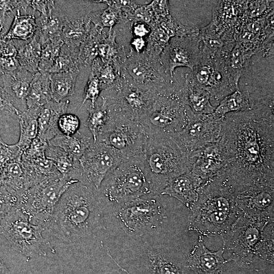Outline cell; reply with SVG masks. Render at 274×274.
<instances>
[{
  "instance_id": "obj_33",
  "label": "cell",
  "mask_w": 274,
  "mask_h": 274,
  "mask_svg": "<svg viewBox=\"0 0 274 274\" xmlns=\"http://www.w3.org/2000/svg\"><path fill=\"white\" fill-rule=\"evenodd\" d=\"M4 186L18 198L30 188L25 170L20 161H12L3 166Z\"/></svg>"
},
{
  "instance_id": "obj_35",
  "label": "cell",
  "mask_w": 274,
  "mask_h": 274,
  "mask_svg": "<svg viewBox=\"0 0 274 274\" xmlns=\"http://www.w3.org/2000/svg\"><path fill=\"white\" fill-rule=\"evenodd\" d=\"M41 108L27 109L20 113L17 117L20 126V135L16 144L22 152L38 135V117Z\"/></svg>"
},
{
  "instance_id": "obj_18",
  "label": "cell",
  "mask_w": 274,
  "mask_h": 274,
  "mask_svg": "<svg viewBox=\"0 0 274 274\" xmlns=\"http://www.w3.org/2000/svg\"><path fill=\"white\" fill-rule=\"evenodd\" d=\"M126 159L112 148L96 142L86 149L79 162L86 181L98 189L104 180Z\"/></svg>"
},
{
  "instance_id": "obj_12",
  "label": "cell",
  "mask_w": 274,
  "mask_h": 274,
  "mask_svg": "<svg viewBox=\"0 0 274 274\" xmlns=\"http://www.w3.org/2000/svg\"><path fill=\"white\" fill-rule=\"evenodd\" d=\"M79 181L62 175L45 180L26 190L19 197L17 208L47 229L60 198L73 184Z\"/></svg>"
},
{
  "instance_id": "obj_53",
  "label": "cell",
  "mask_w": 274,
  "mask_h": 274,
  "mask_svg": "<svg viewBox=\"0 0 274 274\" xmlns=\"http://www.w3.org/2000/svg\"><path fill=\"white\" fill-rule=\"evenodd\" d=\"M150 4L155 18V22L170 15L168 1H153Z\"/></svg>"
},
{
  "instance_id": "obj_2",
  "label": "cell",
  "mask_w": 274,
  "mask_h": 274,
  "mask_svg": "<svg viewBox=\"0 0 274 274\" xmlns=\"http://www.w3.org/2000/svg\"><path fill=\"white\" fill-rule=\"evenodd\" d=\"M47 229L67 243L98 233L105 234L104 213L98 189L86 181L73 184L56 205Z\"/></svg>"
},
{
  "instance_id": "obj_6",
  "label": "cell",
  "mask_w": 274,
  "mask_h": 274,
  "mask_svg": "<svg viewBox=\"0 0 274 274\" xmlns=\"http://www.w3.org/2000/svg\"><path fill=\"white\" fill-rule=\"evenodd\" d=\"M104 215L137 199L155 195L140 156L123 162L98 189Z\"/></svg>"
},
{
  "instance_id": "obj_32",
  "label": "cell",
  "mask_w": 274,
  "mask_h": 274,
  "mask_svg": "<svg viewBox=\"0 0 274 274\" xmlns=\"http://www.w3.org/2000/svg\"><path fill=\"white\" fill-rule=\"evenodd\" d=\"M108 34L109 29L107 28L92 24L89 33L79 48L78 57L79 65H91L92 61L97 57L99 44Z\"/></svg>"
},
{
  "instance_id": "obj_23",
  "label": "cell",
  "mask_w": 274,
  "mask_h": 274,
  "mask_svg": "<svg viewBox=\"0 0 274 274\" xmlns=\"http://www.w3.org/2000/svg\"><path fill=\"white\" fill-rule=\"evenodd\" d=\"M201 185L198 179L186 172L172 179L161 194L176 199L189 210L197 200Z\"/></svg>"
},
{
  "instance_id": "obj_11",
  "label": "cell",
  "mask_w": 274,
  "mask_h": 274,
  "mask_svg": "<svg viewBox=\"0 0 274 274\" xmlns=\"http://www.w3.org/2000/svg\"><path fill=\"white\" fill-rule=\"evenodd\" d=\"M201 50L199 62L185 77L208 92L211 99L220 102L224 97L238 89V84L227 70L226 58L228 54L212 52L201 47Z\"/></svg>"
},
{
  "instance_id": "obj_60",
  "label": "cell",
  "mask_w": 274,
  "mask_h": 274,
  "mask_svg": "<svg viewBox=\"0 0 274 274\" xmlns=\"http://www.w3.org/2000/svg\"><path fill=\"white\" fill-rule=\"evenodd\" d=\"M2 74H3V72H2V71L1 70V68L0 67V78H1V77L2 75Z\"/></svg>"
},
{
  "instance_id": "obj_19",
  "label": "cell",
  "mask_w": 274,
  "mask_h": 274,
  "mask_svg": "<svg viewBox=\"0 0 274 274\" xmlns=\"http://www.w3.org/2000/svg\"><path fill=\"white\" fill-rule=\"evenodd\" d=\"M198 32L183 37L171 38L160 56V61L166 73L173 79L175 70L187 67L192 71L199 62L201 50Z\"/></svg>"
},
{
  "instance_id": "obj_8",
  "label": "cell",
  "mask_w": 274,
  "mask_h": 274,
  "mask_svg": "<svg viewBox=\"0 0 274 274\" xmlns=\"http://www.w3.org/2000/svg\"><path fill=\"white\" fill-rule=\"evenodd\" d=\"M161 196L143 197L105 215L107 233L136 237L159 231L163 218Z\"/></svg>"
},
{
  "instance_id": "obj_56",
  "label": "cell",
  "mask_w": 274,
  "mask_h": 274,
  "mask_svg": "<svg viewBox=\"0 0 274 274\" xmlns=\"http://www.w3.org/2000/svg\"><path fill=\"white\" fill-rule=\"evenodd\" d=\"M131 31L133 37L146 38L151 32V28L144 23L134 22L132 23Z\"/></svg>"
},
{
  "instance_id": "obj_9",
  "label": "cell",
  "mask_w": 274,
  "mask_h": 274,
  "mask_svg": "<svg viewBox=\"0 0 274 274\" xmlns=\"http://www.w3.org/2000/svg\"><path fill=\"white\" fill-rule=\"evenodd\" d=\"M45 230V226L33 222L18 208L12 210L0 223V234L15 250L27 257L46 256L48 252H54L43 236Z\"/></svg>"
},
{
  "instance_id": "obj_45",
  "label": "cell",
  "mask_w": 274,
  "mask_h": 274,
  "mask_svg": "<svg viewBox=\"0 0 274 274\" xmlns=\"http://www.w3.org/2000/svg\"><path fill=\"white\" fill-rule=\"evenodd\" d=\"M28 7V1H0V38L8 31L7 22L14 10L26 12Z\"/></svg>"
},
{
  "instance_id": "obj_42",
  "label": "cell",
  "mask_w": 274,
  "mask_h": 274,
  "mask_svg": "<svg viewBox=\"0 0 274 274\" xmlns=\"http://www.w3.org/2000/svg\"><path fill=\"white\" fill-rule=\"evenodd\" d=\"M78 57L77 53L63 44L58 56L49 70L48 73L67 72L79 69Z\"/></svg>"
},
{
  "instance_id": "obj_30",
  "label": "cell",
  "mask_w": 274,
  "mask_h": 274,
  "mask_svg": "<svg viewBox=\"0 0 274 274\" xmlns=\"http://www.w3.org/2000/svg\"><path fill=\"white\" fill-rule=\"evenodd\" d=\"M52 100L50 74L38 71L30 84L26 98L27 109L41 108Z\"/></svg>"
},
{
  "instance_id": "obj_39",
  "label": "cell",
  "mask_w": 274,
  "mask_h": 274,
  "mask_svg": "<svg viewBox=\"0 0 274 274\" xmlns=\"http://www.w3.org/2000/svg\"><path fill=\"white\" fill-rule=\"evenodd\" d=\"M16 58L20 68L33 74L39 71L42 46L35 35L29 42L17 48Z\"/></svg>"
},
{
  "instance_id": "obj_21",
  "label": "cell",
  "mask_w": 274,
  "mask_h": 274,
  "mask_svg": "<svg viewBox=\"0 0 274 274\" xmlns=\"http://www.w3.org/2000/svg\"><path fill=\"white\" fill-rule=\"evenodd\" d=\"M221 247L217 251L208 249L203 236L199 235L187 257V264L193 274H222L228 261L223 257Z\"/></svg>"
},
{
  "instance_id": "obj_50",
  "label": "cell",
  "mask_w": 274,
  "mask_h": 274,
  "mask_svg": "<svg viewBox=\"0 0 274 274\" xmlns=\"http://www.w3.org/2000/svg\"><path fill=\"white\" fill-rule=\"evenodd\" d=\"M22 153L16 144L8 145L0 141V166L12 161H20Z\"/></svg>"
},
{
  "instance_id": "obj_44",
  "label": "cell",
  "mask_w": 274,
  "mask_h": 274,
  "mask_svg": "<svg viewBox=\"0 0 274 274\" xmlns=\"http://www.w3.org/2000/svg\"><path fill=\"white\" fill-rule=\"evenodd\" d=\"M64 43L61 38L52 41L42 46L39 71L48 73L58 56Z\"/></svg>"
},
{
  "instance_id": "obj_4",
  "label": "cell",
  "mask_w": 274,
  "mask_h": 274,
  "mask_svg": "<svg viewBox=\"0 0 274 274\" xmlns=\"http://www.w3.org/2000/svg\"><path fill=\"white\" fill-rule=\"evenodd\" d=\"M273 221L242 215L221 236L228 262L252 267L257 260L273 263Z\"/></svg>"
},
{
  "instance_id": "obj_25",
  "label": "cell",
  "mask_w": 274,
  "mask_h": 274,
  "mask_svg": "<svg viewBox=\"0 0 274 274\" xmlns=\"http://www.w3.org/2000/svg\"><path fill=\"white\" fill-rule=\"evenodd\" d=\"M91 12L70 18L65 15L61 38L64 45L78 54L81 44L92 26L89 17Z\"/></svg>"
},
{
  "instance_id": "obj_5",
  "label": "cell",
  "mask_w": 274,
  "mask_h": 274,
  "mask_svg": "<svg viewBox=\"0 0 274 274\" xmlns=\"http://www.w3.org/2000/svg\"><path fill=\"white\" fill-rule=\"evenodd\" d=\"M158 232L136 237L119 236L112 250L135 259L144 274H193L182 255L160 243Z\"/></svg>"
},
{
  "instance_id": "obj_10",
  "label": "cell",
  "mask_w": 274,
  "mask_h": 274,
  "mask_svg": "<svg viewBox=\"0 0 274 274\" xmlns=\"http://www.w3.org/2000/svg\"><path fill=\"white\" fill-rule=\"evenodd\" d=\"M180 89L158 94L150 110L139 120L148 137L171 136L185 127L190 109L183 102Z\"/></svg>"
},
{
  "instance_id": "obj_24",
  "label": "cell",
  "mask_w": 274,
  "mask_h": 274,
  "mask_svg": "<svg viewBox=\"0 0 274 274\" xmlns=\"http://www.w3.org/2000/svg\"><path fill=\"white\" fill-rule=\"evenodd\" d=\"M70 101L56 102L53 99L41 107L38 117V136L49 142L58 134L57 126L60 116L66 113Z\"/></svg>"
},
{
  "instance_id": "obj_27",
  "label": "cell",
  "mask_w": 274,
  "mask_h": 274,
  "mask_svg": "<svg viewBox=\"0 0 274 274\" xmlns=\"http://www.w3.org/2000/svg\"><path fill=\"white\" fill-rule=\"evenodd\" d=\"M65 19V14L56 5L49 15L39 16L36 18L37 30L35 35L41 46L61 38Z\"/></svg>"
},
{
  "instance_id": "obj_52",
  "label": "cell",
  "mask_w": 274,
  "mask_h": 274,
  "mask_svg": "<svg viewBox=\"0 0 274 274\" xmlns=\"http://www.w3.org/2000/svg\"><path fill=\"white\" fill-rule=\"evenodd\" d=\"M29 7L33 11H38L40 16H46L52 13L55 8V2L54 1H28Z\"/></svg>"
},
{
  "instance_id": "obj_1",
  "label": "cell",
  "mask_w": 274,
  "mask_h": 274,
  "mask_svg": "<svg viewBox=\"0 0 274 274\" xmlns=\"http://www.w3.org/2000/svg\"><path fill=\"white\" fill-rule=\"evenodd\" d=\"M273 94L251 100L246 111L226 115L233 160L221 173L233 192L256 186H274Z\"/></svg>"
},
{
  "instance_id": "obj_13",
  "label": "cell",
  "mask_w": 274,
  "mask_h": 274,
  "mask_svg": "<svg viewBox=\"0 0 274 274\" xmlns=\"http://www.w3.org/2000/svg\"><path fill=\"white\" fill-rule=\"evenodd\" d=\"M120 75L130 84L157 92L159 94L174 92V80L166 73L160 59L149 56L144 52L131 50L122 65Z\"/></svg>"
},
{
  "instance_id": "obj_54",
  "label": "cell",
  "mask_w": 274,
  "mask_h": 274,
  "mask_svg": "<svg viewBox=\"0 0 274 274\" xmlns=\"http://www.w3.org/2000/svg\"><path fill=\"white\" fill-rule=\"evenodd\" d=\"M17 52L13 41H6L0 38V58L16 57Z\"/></svg>"
},
{
  "instance_id": "obj_28",
  "label": "cell",
  "mask_w": 274,
  "mask_h": 274,
  "mask_svg": "<svg viewBox=\"0 0 274 274\" xmlns=\"http://www.w3.org/2000/svg\"><path fill=\"white\" fill-rule=\"evenodd\" d=\"M46 157L55 165L62 176L82 180L84 178L79 160L71 157L59 147L49 145L45 152Z\"/></svg>"
},
{
  "instance_id": "obj_26",
  "label": "cell",
  "mask_w": 274,
  "mask_h": 274,
  "mask_svg": "<svg viewBox=\"0 0 274 274\" xmlns=\"http://www.w3.org/2000/svg\"><path fill=\"white\" fill-rule=\"evenodd\" d=\"M180 93L184 104L194 114H210L215 109L211 103V96L209 92L193 83L186 77Z\"/></svg>"
},
{
  "instance_id": "obj_55",
  "label": "cell",
  "mask_w": 274,
  "mask_h": 274,
  "mask_svg": "<svg viewBox=\"0 0 274 274\" xmlns=\"http://www.w3.org/2000/svg\"><path fill=\"white\" fill-rule=\"evenodd\" d=\"M0 67L3 74L13 72L20 68L16 57L0 58Z\"/></svg>"
},
{
  "instance_id": "obj_34",
  "label": "cell",
  "mask_w": 274,
  "mask_h": 274,
  "mask_svg": "<svg viewBox=\"0 0 274 274\" xmlns=\"http://www.w3.org/2000/svg\"><path fill=\"white\" fill-rule=\"evenodd\" d=\"M36 30L37 23L35 16L21 14V11L17 10L11 26L2 39L6 41H27L34 37Z\"/></svg>"
},
{
  "instance_id": "obj_37",
  "label": "cell",
  "mask_w": 274,
  "mask_h": 274,
  "mask_svg": "<svg viewBox=\"0 0 274 274\" xmlns=\"http://www.w3.org/2000/svg\"><path fill=\"white\" fill-rule=\"evenodd\" d=\"M80 73V70L50 74V85L52 99L60 102L66 97L73 95L77 78Z\"/></svg>"
},
{
  "instance_id": "obj_58",
  "label": "cell",
  "mask_w": 274,
  "mask_h": 274,
  "mask_svg": "<svg viewBox=\"0 0 274 274\" xmlns=\"http://www.w3.org/2000/svg\"><path fill=\"white\" fill-rule=\"evenodd\" d=\"M0 274H11L5 263L0 257Z\"/></svg>"
},
{
  "instance_id": "obj_22",
  "label": "cell",
  "mask_w": 274,
  "mask_h": 274,
  "mask_svg": "<svg viewBox=\"0 0 274 274\" xmlns=\"http://www.w3.org/2000/svg\"><path fill=\"white\" fill-rule=\"evenodd\" d=\"M34 75L19 68L13 72L3 73L1 77L0 86L19 113L27 109L26 98Z\"/></svg>"
},
{
  "instance_id": "obj_14",
  "label": "cell",
  "mask_w": 274,
  "mask_h": 274,
  "mask_svg": "<svg viewBox=\"0 0 274 274\" xmlns=\"http://www.w3.org/2000/svg\"><path fill=\"white\" fill-rule=\"evenodd\" d=\"M102 95L109 112L115 115L139 122L151 108L157 92L144 89L128 83L120 75Z\"/></svg>"
},
{
  "instance_id": "obj_51",
  "label": "cell",
  "mask_w": 274,
  "mask_h": 274,
  "mask_svg": "<svg viewBox=\"0 0 274 274\" xmlns=\"http://www.w3.org/2000/svg\"><path fill=\"white\" fill-rule=\"evenodd\" d=\"M0 112L18 117L20 114L12 103L8 95L0 86Z\"/></svg>"
},
{
  "instance_id": "obj_17",
  "label": "cell",
  "mask_w": 274,
  "mask_h": 274,
  "mask_svg": "<svg viewBox=\"0 0 274 274\" xmlns=\"http://www.w3.org/2000/svg\"><path fill=\"white\" fill-rule=\"evenodd\" d=\"M224 118H218L213 113L196 114L189 109L185 127L170 136L189 154L218 139Z\"/></svg>"
},
{
  "instance_id": "obj_3",
  "label": "cell",
  "mask_w": 274,
  "mask_h": 274,
  "mask_svg": "<svg viewBox=\"0 0 274 274\" xmlns=\"http://www.w3.org/2000/svg\"><path fill=\"white\" fill-rule=\"evenodd\" d=\"M198 193L197 200L189 209L190 231L203 236H221L243 214L233 194L219 176L201 185Z\"/></svg>"
},
{
  "instance_id": "obj_16",
  "label": "cell",
  "mask_w": 274,
  "mask_h": 274,
  "mask_svg": "<svg viewBox=\"0 0 274 274\" xmlns=\"http://www.w3.org/2000/svg\"><path fill=\"white\" fill-rule=\"evenodd\" d=\"M109 115V122L96 142L112 148L126 159L141 155L148 136L140 124L124 117Z\"/></svg>"
},
{
  "instance_id": "obj_36",
  "label": "cell",
  "mask_w": 274,
  "mask_h": 274,
  "mask_svg": "<svg viewBox=\"0 0 274 274\" xmlns=\"http://www.w3.org/2000/svg\"><path fill=\"white\" fill-rule=\"evenodd\" d=\"M93 140L79 131L72 136L58 134L48 144L59 147L76 160H79L86 149L93 143Z\"/></svg>"
},
{
  "instance_id": "obj_20",
  "label": "cell",
  "mask_w": 274,
  "mask_h": 274,
  "mask_svg": "<svg viewBox=\"0 0 274 274\" xmlns=\"http://www.w3.org/2000/svg\"><path fill=\"white\" fill-rule=\"evenodd\" d=\"M233 196L243 215L253 219L274 220V187H253Z\"/></svg>"
},
{
  "instance_id": "obj_46",
  "label": "cell",
  "mask_w": 274,
  "mask_h": 274,
  "mask_svg": "<svg viewBox=\"0 0 274 274\" xmlns=\"http://www.w3.org/2000/svg\"><path fill=\"white\" fill-rule=\"evenodd\" d=\"M127 22L132 23L142 22L150 26L156 20L150 3L147 5H139L131 12L125 14Z\"/></svg>"
},
{
  "instance_id": "obj_48",
  "label": "cell",
  "mask_w": 274,
  "mask_h": 274,
  "mask_svg": "<svg viewBox=\"0 0 274 274\" xmlns=\"http://www.w3.org/2000/svg\"><path fill=\"white\" fill-rule=\"evenodd\" d=\"M103 89L98 78L90 73L84 88L82 104L83 105L87 100H90V106L94 107Z\"/></svg>"
},
{
  "instance_id": "obj_43",
  "label": "cell",
  "mask_w": 274,
  "mask_h": 274,
  "mask_svg": "<svg viewBox=\"0 0 274 274\" xmlns=\"http://www.w3.org/2000/svg\"><path fill=\"white\" fill-rule=\"evenodd\" d=\"M91 66L90 73L98 78L103 91L112 86L120 75L113 65L104 63L98 57L92 61Z\"/></svg>"
},
{
  "instance_id": "obj_40",
  "label": "cell",
  "mask_w": 274,
  "mask_h": 274,
  "mask_svg": "<svg viewBox=\"0 0 274 274\" xmlns=\"http://www.w3.org/2000/svg\"><path fill=\"white\" fill-rule=\"evenodd\" d=\"M88 111L89 115L85 125L90 131L93 143H95L110 120L106 99L101 96L99 104L96 102L95 106L93 107L90 106Z\"/></svg>"
},
{
  "instance_id": "obj_47",
  "label": "cell",
  "mask_w": 274,
  "mask_h": 274,
  "mask_svg": "<svg viewBox=\"0 0 274 274\" xmlns=\"http://www.w3.org/2000/svg\"><path fill=\"white\" fill-rule=\"evenodd\" d=\"M57 126L60 134L72 136L79 131L80 120L77 115L66 112L59 118Z\"/></svg>"
},
{
  "instance_id": "obj_15",
  "label": "cell",
  "mask_w": 274,
  "mask_h": 274,
  "mask_svg": "<svg viewBox=\"0 0 274 274\" xmlns=\"http://www.w3.org/2000/svg\"><path fill=\"white\" fill-rule=\"evenodd\" d=\"M233 142L222 123L218 139L188 154L187 172L198 179L202 185L220 174L234 159Z\"/></svg>"
},
{
  "instance_id": "obj_29",
  "label": "cell",
  "mask_w": 274,
  "mask_h": 274,
  "mask_svg": "<svg viewBox=\"0 0 274 274\" xmlns=\"http://www.w3.org/2000/svg\"><path fill=\"white\" fill-rule=\"evenodd\" d=\"M259 51L253 46L236 41L226 58V64L229 74L237 84L247 68L251 57Z\"/></svg>"
},
{
  "instance_id": "obj_31",
  "label": "cell",
  "mask_w": 274,
  "mask_h": 274,
  "mask_svg": "<svg viewBox=\"0 0 274 274\" xmlns=\"http://www.w3.org/2000/svg\"><path fill=\"white\" fill-rule=\"evenodd\" d=\"M117 36L114 29L109 30L107 37L99 44L97 57L104 63L113 65L120 73V69L126 59L127 54L124 47L116 43Z\"/></svg>"
},
{
  "instance_id": "obj_59",
  "label": "cell",
  "mask_w": 274,
  "mask_h": 274,
  "mask_svg": "<svg viewBox=\"0 0 274 274\" xmlns=\"http://www.w3.org/2000/svg\"><path fill=\"white\" fill-rule=\"evenodd\" d=\"M4 173L3 167L0 166V186L4 185Z\"/></svg>"
},
{
  "instance_id": "obj_7",
  "label": "cell",
  "mask_w": 274,
  "mask_h": 274,
  "mask_svg": "<svg viewBox=\"0 0 274 274\" xmlns=\"http://www.w3.org/2000/svg\"><path fill=\"white\" fill-rule=\"evenodd\" d=\"M140 157L155 195H160L172 179L188 170V154L170 135L148 137Z\"/></svg>"
},
{
  "instance_id": "obj_38",
  "label": "cell",
  "mask_w": 274,
  "mask_h": 274,
  "mask_svg": "<svg viewBox=\"0 0 274 274\" xmlns=\"http://www.w3.org/2000/svg\"><path fill=\"white\" fill-rule=\"evenodd\" d=\"M251 108V97L248 90H236L224 97L213 113L218 118H223L230 113L246 111Z\"/></svg>"
},
{
  "instance_id": "obj_41",
  "label": "cell",
  "mask_w": 274,
  "mask_h": 274,
  "mask_svg": "<svg viewBox=\"0 0 274 274\" xmlns=\"http://www.w3.org/2000/svg\"><path fill=\"white\" fill-rule=\"evenodd\" d=\"M91 23L111 31L114 26L122 22H127L125 14L121 10L108 6L104 10L91 11L89 14Z\"/></svg>"
},
{
  "instance_id": "obj_61",
  "label": "cell",
  "mask_w": 274,
  "mask_h": 274,
  "mask_svg": "<svg viewBox=\"0 0 274 274\" xmlns=\"http://www.w3.org/2000/svg\"><path fill=\"white\" fill-rule=\"evenodd\" d=\"M3 141V140H2V138H1V136L0 135V141Z\"/></svg>"
},
{
  "instance_id": "obj_57",
  "label": "cell",
  "mask_w": 274,
  "mask_h": 274,
  "mask_svg": "<svg viewBox=\"0 0 274 274\" xmlns=\"http://www.w3.org/2000/svg\"><path fill=\"white\" fill-rule=\"evenodd\" d=\"M130 50L140 54L144 52L147 46L146 38L133 37L130 42Z\"/></svg>"
},
{
  "instance_id": "obj_49",
  "label": "cell",
  "mask_w": 274,
  "mask_h": 274,
  "mask_svg": "<svg viewBox=\"0 0 274 274\" xmlns=\"http://www.w3.org/2000/svg\"><path fill=\"white\" fill-rule=\"evenodd\" d=\"M18 199L4 185L0 186V223L12 210L17 208Z\"/></svg>"
}]
</instances>
